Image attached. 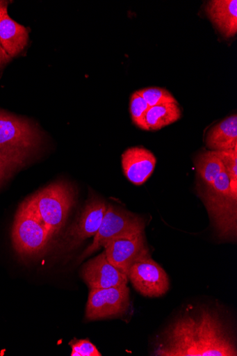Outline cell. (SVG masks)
<instances>
[{"label":"cell","mask_w":237,"mask_h":356,"mask_svg":"<svg viewBox=\"0 0 237 356\" xmlns=\"http://www.w3.org/2000/svg\"><path fill=\"white\" fill-rule=\"evenodd\" d=\"M157 356H236L234 339L222 319L209 310L172 323L156 346Z\"/></svg>","instance_id":"cell-1"},{"label":"cell","mask_w":237,"mask_h":356,"mask_svg":"<svg viewBox=\"0 0 237 356\" xmlns=\"http://www.w3.org/2000/svg\"><path fill=\"white\" fill-rule=\"evenodd\" d=\"M23 203L54 236L63 227L75 204V191L70 184L58 181L38 191Z\"/></svg>","instance_id":"cell-2"},{"label":"cell","mask_w":237,"mask_h":356,"mask_svg":"<svg viewBox=\"0 0 237 356\" xmlns=\"http://www.w3.org/2000/svg\"><path fill=\"white\" fill-rule=\"evenodd\" d=\"M42 133L33 122L0 110V153L22 168L39 148Z\"/></svg>","instance_id":"cell-3"},{"label":"cell","mask_w":237,"mask_h":356,"mask_svg":"<svg viewBox=\"0 0 237 356\" xmlns=\"http://www.w3.org/2000/svg\"><path fill=\"white\" fill-rule=\"evenodd\" d=\"M219 236L234 240L237 230V190L229 186L226 171L200 193Z\"/></svg>","instance_id":"cell-4"},{"label":"cell","mask_w":237,"mask_h":356,"mask_svg":"<svg viewBox=\"0 0 237 356\" xmlns=\"http://www.w3.org/2000/svg\"><path fill=\"white\" fill-rule=\"evenodd\" d=\"M42 222L24 203L15 216L12 240L14 249L22 259L44 254L53 238Z\"/></svg>","instance_id":"cell-5"},{"label":"cell","mask_w":237,"mask_h":356,"mask_svg":"<svg viewBox=\"0 0 237 356\" xmlns=\"http://www.w3.org/2000/svg\"><path fill=\"white\" fill-rule=\"evenodd\" d=\"M145 222L142 218L122 208L108 205L92 244L80 257V261H83L113 239L145 234Z\"/></svg>","instance_id":"cell-6"},{"label":"cell","mask_w":237,"mask_h":356,"mask_svg":"<svg viewBox=\"0 0 237 356\" xmlns=\"http://www.w3.org/2000/svg\"><path fill=\"white\" fill-rule=\"evenodd\" d=\"M129 306V289L126 285L90 289L85 318L88 321H95L122 316Z\"/></svg>","instance_id":"cell-7"},{"label":"cell","mask_w":237,"mask_h":356,"mask_svg":"<svg viewBox=\"0 0 237 356\" xmlns=\"http://www.w3.org/2000/svg\"><path fill=\"white\" fill-rule=\"evenodd\" d=\"M127 277L135 289L145 297L163 296L170 286L166 273L151 256L135 263L130 268Z\"/></svg>","instance_id":"cell-8"},{"label":"cell","mask_w":237,"mask_h":356,"mask_svg":"<svg viewBox=\"0 0 237 356\" xmlns=\"http://www.w3.org/2000/svg\"><path fill=\"white\" fill-rule=\"evenodd\" d=\"M104 248L108 261L126 275L135 263L150 256L145 234L113 239Z\"/></svg>","instance_id":"cell-9"},{"label":"cell","mask_w":237,"mask_h":356,"mask_svg":"<svg viewBox=\"0 0 237 356\" xmlns=\"http://www.w3.org/2000/svg\"><path fill=\"white\" fill-rule=\"evenodd\" d=\"M108 209L103 200L92 197L87 202L79 217L65 233L66 243L75 248L97 233Z\"/></svg>","instance_id":"cell-10"},{"label":"cell","mask_w":237,"mask_h":356,"mask_svg":"<svg viewBox=\"0 0 237 356\" xmlns=\"http://www.w3.org/2000/svg\"><path fill=\"white\" fill-rule=\"evenodd\" d=\"M81 277L90 289H103L126 285L128 277L108 260L106 252L89 261L83 268Z\"/></svg>","instance_id":"cell-11"},{"label":"cell","mask_w":237,"mask_h":356,"mask_svg":"<svg viewBox=\"0 0 237 356\" xmlns=\"http://www.w3.org/2000/svg\"><path fill=\"white\" fill-rule=\"evenodd\" d=\"M156 164L154 154L142 147L126 149L122 156V165L126 177L134 185L144 184L152 175Z\"/></svg>","instance_id":"cell-12"},{"label":"cell","mask_w":237,"mask_h":356,"mask_svg":"<svg viewBox=\"0 0 237 356\" xmlns=\"http://www.w3.org/2000/svg\"><path fill=\"white\" fill-rule=\"evenodd\" d=\"M206 12L225 38L235 36L237 32L236 0H212L207 4Z\"/></svg>","instance_id":"cell-13"},{"label":"cell","mask_w":237,"mask_h":356,"mask_svg":"<svg viewBox=\"0 0 237 356\" xmlns=\"http://www.w3.org/2000/svg\"><path fill=\"white\" fill-rule=\"evenodd\" d=\"M28 40V29L13 19L8 14L0 20V44L11 58L24 51Z\"/></svg>","instance_id":"cell-14"},{"label":"cell","mask_w":237,"mask_h":356,"mask_svg":"<svg viewBox=\"0 0 237 356\" xmlns=\"http://www.w3.org/2000/svg\"><path fill=\"white\" fill-rule=\"evenodd\" d=\"M213 151H227L237 147V116L231 115L214 126L206 139Z\"/></svg>","instance_id":"cell-15"},{"label":"cell","mask_w":237,"mask_h":356,"mask_svg":"<svg viewBox=\"0 0 237 356\" xmlns=\"http://www.w3.org/2000/svg\"><path fill=\"white\" fill-rule=\"evenodd\" d=\"M181 115V109L178 103L151 107L145 116V131H158L176 122Z\"/></svg>","instance_id":"cell-16"},{"label":"cell","mask_w":237,"mask_h":356,"mask_svg":"<svg viewBox=\"0 0 237 356\" xmlns=\"http://www.w3.org/2000/svg\"><path fill=\"white\" fill-rule=\"evenodd\" d=\"M195 165L200 178L209 185L225 171L221 159L217 152L213 150L202 152L195 159Z\"/></svg>","instance_id":"cell-17"},{"label":"cell","mask_w":237,"mask_h":356,"mask_svg":"<svg viewBox=\"0 0 237 356\" xmlns=\"http://www.w3.org/2000/svg\"><path fill=\"white\" fill-rule=\"evenodd\" d=\"M137 92L142 97L149 108L163 104L178 103L174 95L165 88L151 87L141 89L137 91Z\"/></svg>","instance_id":"cell-18"},{"label":"cell","mask_w":237,"mask_h":356,"mask_svg":"<svg viewBox=\"0 0 237 356\" xmlns=\"http://www.w3.org/2000/svg\"><path fill=\"white\" fill-rule=\"evenodd\" d=\"M149 106L137 92L132 94L130 99V113L133 122L145 131V116Z\"/></svg>","instance_id":"cell-19"},{"label":"cell","mask_w":237,"mask_h":356,"mask_svg":"<svg viewBox=\"0 0 237 356\" xmlns=\"http://www.w3.org/2000/svg\"><path fill=\"white\" fill-rule=\"evenodd\" d=\"M215 152L224 165L229 182H237V147L231 150Z\"/></svg>","instance_id":"cell-20"},{"label":"cell","mask_w":237,"mask_h":356,"mask_svg":"<svg viewBox=\"0 0 237 356\" xmlns=\"http://www.w3.org/2000/svg\"><path fill=\"white\" fill-rule=\"evenodd\" d=\"M72 356H101L97 347L88 339L73 340L70 343Z\"/></svg>","instance_id":"cell-21"},{"label":"cell","mask_w":237,"mask_h":356,"mask_svg":"<svg viewBox=\"0 0 237 356\" xmlns=\"http://www.w3.org/2000/svg\"><path fill=\"white\" fill-rule=\"evenodd\" d=\"M19 168H20L13 161L0 153V186L8 180Z\"/></svg>","instance_id":"cell-22"},{"label":"cell","mask_w":237,"mask_h":356,"mask_svg":"<svg viewBox=\"0 0 237 356\" xmlns=\"http://www.w3.org/2000/svg\"><path fill=\"white\" fill-rule=\"evenodd\" d=\"M11 59L12 58L4 49L1 44H0V71L3 70L6 65H7L11 60Z\"/></svg>","instance_id":"cell-23"},{"label":"cell","mask_w":237,"mask_h":356,"mask_svg":"<svg viewBox=\"0 0 237 356\" xmlns=\"http://www.w3.org/2000/svg\"><path fill=\"white\" fill-rule=\"evenodd\" d=\"M8 1L6 0H0V20L8 14Z\"/></svg>","instance_id":"cell-24"}]
</instances>
